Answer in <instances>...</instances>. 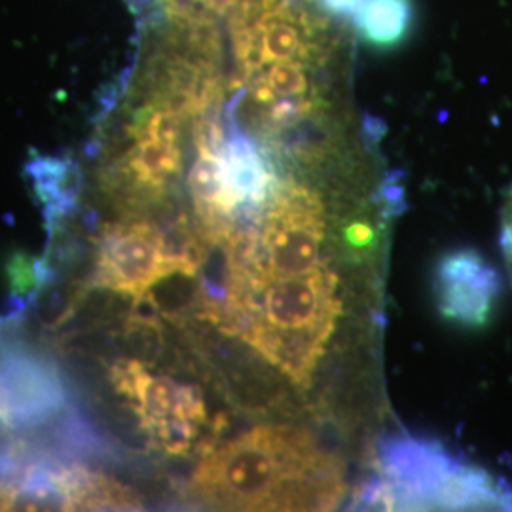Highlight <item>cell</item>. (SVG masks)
I'll use <instances>...</instances> for the list:
<instances>
[{"mask_svg": "<svg viewBox=\"0 0 512 512\" xmlns=\"http://www.w3.org/2000/svg\"><path fill=\"white\" fill-rule=\"evenodd\" d=\"M192 488L234 511H329L346 495V475L308 429L264 423L207 448Z\"/></svg>", "mask_w": 512, "mask_h": 512, "instance_id": "obj_1", "label": "cell"}, {"mask_svg": "<svg viewBox=\"0 0 512 512\" xmlns=\"http://www.w3.org/2000/svg\"><path fill=\"white\" fill-rule=\"evenodd\" d=\"M368 509H488L507 505L505 492L484 471L448 456L427 440L393 439L378 459V480L357 497Z\"/></svg>", "mask_w": 512, "mask_h": 512, "instance_id": "obj_2", "label": "cell"}, {"mask_svg": "<svg viewBox=\"0 0 512 512\" xmlns=\"http://www.w3.org/2000/svg\"><path fill=\"white\" fill-rule=\"evenodd\" d=\"M202 266L198 238H169L147 219L110 222L97 239L95 283L112 293L143 298L171 275H196Z\"/></svg>", "mask_w": 512, "mask_h": 512, "instance_id": "obj_3", "label": "cell"}, {"mask_svg": "<svg viewBox=\"0 0 512 512\" xmlns=\"http://www.w3.org/2000/svg\"><path fill=\"white\" fill-rule=\"evenodd\" d=\"M110 378L148 440L165 454L192 452L209 431L211 420L200 387L154 374L137 359L116 363Z\"/></svg>", "mask_w": 512, "mask_h": 512, "instance_id": "obj_4", "label": "cell"}, {"mask_svg": "<svg viewBox=\"0 0 512 512\" xmlns=\"http://www.w3.org/2000/svg\"><path fill=\"white\" fill-rule=\"evenodd\" d=\"M503 289L501 275L473 249L442 255L433 274L435 304L442 319L465 329H482L494 317Z\"/></svg>", "mask_w": 512, "mask_h": 512, "instance_id": "obj_5", "label": "cell"}, {"mask_svg": "<svg viewBox=\"0 0 512 512\" xmlns=\"http://www.w3.org/2000/svg\"><path fill=\"white\" fill-rule=\"evenodd\" d=\"M61 391L42 366L27 359L0 363V423L14 427L44 418L55 408Z\"/></svg>", "mask_w": 512, "mask_h": 512, "instance_id": "obj_6", "label": "cell"}, {"mask_svg": "<svg viewBox=\"0 0 512 512\" xmlns=\"http://www.w3.org/2000/svg\"><path fill=\"white\" fill-rule=\"evenodd\" d=\"M57 494L65 511H135L143 505L137 492L116 478L82 467L59 475Z\"/></svg>", "mask_w": 512, "mask_h": 512, "instance_id": "obj_7", "label": "cell"}, {"mask_svg": "<svg viewBox=\"0 0 512 512\" xmlns=\"http://www.w3.org/2000/svg\"><path fill=\"white\" fill-rule=\"evenodd\" d=\"M357 31L368 46L395 48L412 25V0H365L355 14Z\"/></svg>", "mask_w": 512, "mask_h": 512, "instance_id": "obj_8", "label": "cell"}, {"mask_svg": "<svg viewBox=\"0 0 512 512\" xmlns=\"http://www.w3.org/2000/svg\"><path fill=\"white\" fill-rule=\"evenodd\" d=\"M501 251L505 258V266H507V274L512 287V190L507 194V200L503 205V213H501Z\"/></svg>", "mask_w": 512, "mask_h": 512, "instance_id": "obj_9", "label": "cell"}, {"mask_svg": "<svg viewBox=\"0 0 512 512\" xmlns=\"http://www.w3.org/2000/svg\"><path fill=\"white\" fill-rule=\"evenodd\" d=\"M321 2L332 14L349 16V14H357V10L365 0H321Z\"/></svg>", "mask_w": 512, "mask_h": 512, "instance_id": "obj_10", "label": "cell"}, {"mask_svg": "<svg viewBox=\"0 0 512 512\" xmlns=\"http://www.w3.org/2000/svg\"><path fill=\"white\" fill-rule=\"evenodd\" d=\"M19 490L12 484L0 482V511H12L18 503Z\"/></svg>", "mask_w": 512, "mask_h": 512, "instance_id": "obj_11", "label": "cell"}, {"mask_svg": "<svg viewBox=\"0 0 512 512\" xmlns=\"http://www.w3.org/2000/svg\"><path fill=\"white\" fill-rule=\"evenodd\" d=\"M238 2L239 0H200V4H202L203 8L209 10V12H213V14H226V12H230Z\"/></svg>", "mask_w": 512, "mask_h": 512, "instance_id": "obj_12", "label": "cell"}]
</instances>
